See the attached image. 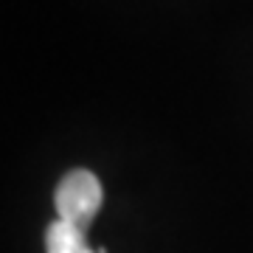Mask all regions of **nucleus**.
Returning <instances> with one entry per match:
<instances>
[{"label": "nucleus", "instance_id": "f03ea898", "mask_svg": "<svg viewBox=\"0 0 253 253\" xmlns=\"http://www.w3.org/2000/svg\"><path fill=\"white\" fill-rule=\"evenodd\" d=\"M45 251L48 253H87L90 245L84 239V231H79L71 222L54 219L45 231Z\"/></svg>", "mask_w": 253, "mask_h": 253}, {"label": "nucleus", "instance_id": "f257e3e1", "mask_svg": "<svg viewBox=\"0 0 253 253\" xmlns=\"http://www.w3.org/2000/svg\"><path fill=\"white\" fill-rule=\"evenodd\" d=\"M101 203H104V189L99 177L87 169H73L62 177V183L54 191V206H56V219L71 222L79 231L87 234L90 222L96 219Z\"/></svg>", "mask_w": 253, "mask_h": 253}, {"label": "nucleus", "instance_id": "7ed1b4c3", "mask_svg": "<svg viewBox=\"0 0 253 253\" xmlns=\"http://www.w3.org/2000/svg\"><path fill=\"white\" fill-rule=\"evenodd\" d=\"M87 253H99V251H93V248H90V251H87Z\"/></svg>", "mask_w": 253, "mask_h": 253}]
</instances>
